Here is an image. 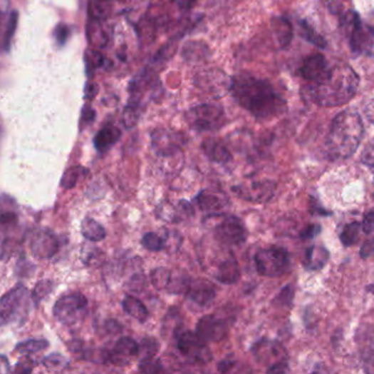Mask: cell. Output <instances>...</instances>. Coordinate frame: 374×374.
<instances>
[{
  "mask_svg": "<svg viewBox=\"0 0 374 374\" xmlns=\"http://www.w3.org/2000/svg\"><path fill=\"white\" fill-rule=\"evenodd\" d=\"M229 91L243 109L259 121L277 118L287 109V102L269 81L251 74L234 75L231 79Z\"/></svg>",
  "mask_w": 374,
  "mask_h": 374,
  "instance_id": "cell-1",
  "label": "cell"
},
{
  "mask_svg": "<svg viewBox=\"0 0 374 374\" xmlns=\"http://www.w3.org/2000/svg\"><path fill=\"white\" fill-rule=\"evenodd\" d=\"M359 76L353 67L338 64L333 67L326 81L306 87L308 97L322 107H338L350 101L358 91Z\"/></svg>",
  "mask_w": 374,
  "mask_h": 374,
  "instance_id": "cell-2",
  "label": "cell"
},
{
  "mask_svg": "<svg viewBox=\"0 0 374 374\" xmlns=\"http://www.w3.org/2000/svg\"><path fill=\"white\" fill-rule=\"evenodd\" d=\"M363 122L359 113L345 110L337 114L327 134V156L332 161H344L355 154L363 141Z\"/></svg>",
  "mask_w": 374,
  "mask_h": 374,
  "instance_id": "cell-3",
  "label": "cell"
},
{
  "mask_svg": "<svg viewBox=\"0 0 374 374\" xmlns=\"http://www.w3.org/2000/svg\"><path fill=\"white\" fill-rule=\"evenodd\" d=\"M151 144L157 156L165 159L163 163L167 166L170 163L169 175L172 173H177L181 171L184 161L181 149V138L179 134L165 128H158L151 134Z\"/></svg>",
  "mask_w": 374,
  "mask_h": 374,
  "instance_id": "cell-4",
  "label": "cell"
},
{
  "mask_svg": "<svg viewBox=\"0 0 374 374\" xmlns=\"http://www.w3.org/2000/svg\"><path fill=\"white\" fill-rule=\"evenodd\" d=\"M31 298L24 284H18L0 298V327L24 323L30 310Z\"/></svg>",
  "mask_w": 374,
  "mask_h": 374,
  "instance_id": "cell-5",
  "label": "cell"
},
{
  "mask_svg": "<svg viewBox=\"0 0 374 374\" xmlns=\"http://www.w3.org/2000/svg\"><path fill=\"white\" fill-rule=\"evenodd\" d=\"M343 29L348 38L349 46L353 52L374 57V31L363 26L360 17L355 11H348L343 18Z\"/></svg>",
  "mask_w": 374,
  "mask_h": 374,
  "instance_id": "cell-6",
  "label": "cell"
},
{
  "mask_svg": "<svg viewBox=\"0 0 374 374\" xmlns=\"http://www.w3.org/2000/svg\"><path fill=\"white\" fill-rule=\"evenodd\" d=\"M175 338L180 353L189 363L194 365H207L212 360V353L197 333H193L189 329L177 327L175 332Z\"/></svg>",
  "mask_w": 374,
  "mask_h": 374,
  "instance_id": "cell-7",
  "label": "cell"
},
{
  "mask_svg": "<svg viewBox=\"0 0 374 374\" xmlns=\"http://www.w3.org/2000/svg\"><path fill=\"white\" fill-rule=\"evenodd\" d=\"M186 122L198 132L218 131L226 124L224 108L217 104H199L191 108L185 114Z\"/></svg>",
  "mask_w": 374,
  "mask_h": 374,
  "instance_id": "cell-8",
  "label": "cell"
},
{
  "mask_svg": "<svg viewBox=\"0 0 374 374\" xmlns=\"http://www.w3.org/2000/svg\"><path fill=\"white\" fill-rule=\"evenodd\" d=\"M255 267L264 277L277 278L285 275L290 268L289 253L283 247H269L255 253Z\"/></svg>",
  "mask_w": 374,
  "mask_h": 374,
  "instance_id": "cell-9",
  "label": "cell"
},
{
  "mask_svg": "<svg viewBox=\"0 0 374 374\" xmlns=\"http://www.w3.org/2000/svg\"><path fill=\"white\" fill-rule=\"evenodd\" d=\"M88 310V300L83 294L71 293L61 296L55 303L53 313L61 324L71 326L85 318Z\"/></svg>",
  "mask_w": 374,
  "mask_h": 374,
  "instance_id": "cell-10",
  "label": "cell"
},
{
  "mask_svg": "<svg viewBox=\"0 0 374 374\" xmlns=\"http://www.w3.org/2000/svg\"><path fill=\"white\" fill-rule=\"evenodd\" d=\"M214 236L220 243L229 246H238L247 238V230L240 218L234 216L222 218L214 228Z\"/></svg>",
  "mask_w": 374,
  "mask_h": 374,
  "instance_id": "cell-11",
  "label": "cell"
},
{
  "mask_svg": "<svg viewBox=\"0 0 374 374\" xmlns=\"http://www.w3.org/2000/svg\"><path fill=\"white\" fill-rule=\"evenodd\" d=\"M139 345L130 337L118 339L113 349L104 353V363H111L116 367H126L138 357Z\"/></svg>",
  "mask_w": 374,
  "mask_h": 374,
  "instance_id": "cell-12",
  "label": "cell"
},
{
  "mask_svg": "<svg viewBox=\"0 0 374 374\" xmlns=\"http://www.w3.org/2000/svg\"><path fill=\"white\" fill-rule=\"evenodd\" d=\"M252 353L256 361H259L261 365L269 367V370L279 363H287L285 349L280 346L277 341L261 339L254 343V346L252 347Z\"/></svg>",
  "mask_w": 374,
  "mask_h": 374,
  "instance_id": "cell-13",
  "label": "cell"
},
{
  "mask_svg": "<svg viewBox=\"0 0 374 374\" xmlns=\"http://www.w3.org/2000/svg\"><path fill=\"white\" fill-rule=\"evenodd\" d=\"M276 183L271 181H253L249 185L236 186L232 191L241 199L254 203L269 201L275 194Z\"/></svg>",
  "mask_w": 374,
  "mask_h": 374,
  "instance_id": "cell-14",
  "label": "cell"
},
{
  "mask_svg": "<svg viewBox=\"0 0 374 374\" xmlns=\"http://www.w3.org/2000/svg\"><path fill=\"white\" fill-rule=\"evenodd\" d=\"M333 67L322 54L306 57L299 69L300 76L311 84L326 81L332 73Z\"/></svg>",
  "mask_w": 374,
  "mask_h": 374,
  "instance_id": "cell-15",
  "label": "cell"
},
{
  "mask_svg": "<svg viewBox=\"0 0 374 374\" xmlns=\"http://www.w3.org/2000/svg\"><path fill=\"white\" fill-rule=\"evenodd\" d=\"M196 333L206 343H219L228 335L229 326L222 318L205 315L198 320Z\"/></svg>",
  "mask_w": 374,
  "mask_h": 374,
  "instance_id": "cell-16",
  "label": "cell"
},
{
  "mask_svg": "<svg viewBox=\"0 0 374 374\" xmlns=\"http://www.w3.org/2000/svg\"><path fill=\"white\" fill-rule=\"evenodd\" d=\"M61 241L50 230H40L34 234L31 242V251L38 259H50L58 253Z\"/></svg>",
  "mask_w": 374,
  "mask_h": 374,
  "instance_id": "cell-17",
  "label": "cell"
},
{
  "mask_svg": "<svg viewBox=\"0 0 374 374\" xmlns=\"http://www.w3.org/2000/svg\"><path fill=\"white\" fill-rule=\"evenodd\" d=\"M185 295L196 305L208 308L216 298V289L207 280H192Z\"/></svg>",
  "mask_w": 374,
  "mask_h": 374,
  "instance_id": "cell-18",
  "label": "cell"
},
{
  "mask_svg": "<svg viewBox=\"0 0 374 374\" xmlns=\"http://www.w3.org/2000/svg\"><path fill=\"white\" fill-rule=\"evenodd\" d=\"M157 213L161 220L170 223H177L193 216L194 210L189 202L182 200L177 203V206H173L169 202H163L157 208Z\"/></svg>",
  "mask_w": 374,
  "mask_h": 374,
  "instance_id": "cell-19",
  "label": "cell"
},
{
  "mask_svg": "<svg viewBox=\"0 0 374 374\" xmlns=\"http://www.w3.org/2000/svg\"><path fill=\"white\" fill-rule=\"evenodd\" d=\"M196 202H197L202 211L210 213L209 216H222L224 208L228 204V200L227 198L222 197V194L207 191V190H204L197 194Z\"/></svg>",
  "mask_w": 374,
  "mask_h": 374,
  "instance_id": "cell-20",
  "label": "cell"
},
{
  "mask_svg": "<svg viewBox=\"0 0 374 374\" xmlns=\"http://www.w3.org/2000/svg\"><path fill=\"white\" fill-rule=\"evenodd\" d=\"M120 136H122V132L118 126L108 124L97 133L93 144L98 152L106 153L120 141Z\"/></svg>",
  "mask_w": 374,
  "mask_h": 374,
  "instance_id": "cell-21",
  "label": "cell"
},
{
  "mask_svg": "<svg viewBox=\"0 0 374 374\" xmlns=\"http://www.w3.org/2000/svg\"><path fill=\"white\" fill-rule=\"evenodd\" d=\"M214 277L224 284H234L241 277L240 266L233 257L224 259L217 267Z\"/></svg>",
  "mask_w": 374,
  "mask_h": 374,
  "instance_id": "cell-22",
  "label": "cell"
},
{
  "mask_svg": "<svg viewBox=\"0 0 374 374\" xmlns=\"http://www.w3.org/2000/svg\"><path fill=\"white\" fill-rule=\"evenodd\" d=\"M202 148L206 156L214 163H227L232 159L230 151L222 143L212 138L204 141Z\"/></svg>",
  "mask_w": 374,
  "mask_h": 374,
  "instance_id": "cell-23",
  "label": "cell"
},
{
  "mask_svg": "<svg viewBox=\"0 0 374 374\" xmlns=\"http://www.w3.org/2000/svg\"><path fill=\"white\" fill-rule=\"evenodd\" d=\"M271 29L280 48H287L294 38V29L289 20L283 17L274 18Z\"/></svg>",
  "mask_w": 374,
  "mask_h": 374,
  "instance_id": "cell-24",
  "label": "cell"
},
{
  "mask_svg": "<svg viewBox=\"0 0 374 374\" xmlns=\"http://www.w3.org/2000/svg\"><path fill=\"white\" fill-rule=\"evenodd\" d=\"M328 258H330V253L324 247L313 245L306 249L304 266L308 271H320L326 265Z\"/></svg>",
  "mask_w": 374,
  "mask_h": 374,
  "instance_id": "cell-25",
  "label": "cell"
},
{
  "mask_svg": "<svg viewBox=\"0 0 374 374\" xmlns=\"http://www.w3.org/2000/svg\"><path fill=\"white\" fill-rule=\"evenodd\" d=\"M123 310L135 320L145 323L149 318V310L139 298L133 295L125 296L123 300Z\"/></svg>",
  "mask_w": 374,
  "mask_h": 374,
  "instance_id": "cell-26",
  "label": "cell"
},
{
  "mask_svg": "<svg viewBox=\"0 0 374 374\" xmlns=\"http://www.w3.org/2000/svg\"><path fill=\"white\" fill-rule=\"evenodd\" d=\"M182 55H183L186 62H200V61H205L207 57H209L210 52L208 46L204 43L191 41L184 46Z\"/></svg>",
  "mask_w": 374,
  "mask_h": 374,
  "instance_id": "cell-27",
  "label": "cell"
},
{
  "mask_svg": "<svg viewBox=\"0 0 374 374\" xmlns=\"http://www.w3.org/2000/svg\"><path fill=\"white\" fill-rule=\"evenodd\" d=\"M81 234L90 242H101L106 237V231L97 221L85 218L81 223Z\"/></svg>",
  "mask_w": 374,
  "mask_h": 374,
  "instance_id": "cell-28",
  "label": "cell"
},
{
  "mask_svg": "<svg viewBox=\"0 0 374 374\" xmlns=\"http://www.w3.org/2000/svg\"><path fill=\"white\" fill-rule=\"evenodd\" d=\"M87 36L89 42L97 48H104L108 43V36L100 24V20L90 18L87 26Z\"/></svg>",
  "mask_w": 374,
  "mask_h": 374,
  "instance_id": "cell-29",
  "label": "cell"
},
{
  "mask_svg": "<svg viewBox=\"0 0 374 374\" xmlns=\"http://www.w3.org/2000/svg\"><path fill=\"white\" fill-rule=\"evenodd\" d=\"M89 171L83 166H73L65 171L63 178H61V186L65 189H73L79 183V181L83 179L88 175Z\"/></svg>",
  "mask_w": 374,
  "mask_h": 374,
  "instance_id": "cell-30",
  "label": "cell"
},
{
  "mask_svg": "<svg viewBox=\"0 0 374 374\" xmlns=\"http://www.w3.org/2000/svg\"><path fill=\"white\" fill-rule=\"evenodd\" d=\"M101 249L91 245H85L81 249V261L87 267H99L104 261Z\"/></svg>",
  "mask_w": 374,
  "mask_h": 374,
  "instance_id": "cell-31",
  "label": "cell"
},
{
  "mask_svg": "<svg viewBox=\"0 0 374 374\" xmlns=\"http://www.w3.org/2000/svg\"><path fill=\"white\" fill-rule=\"evenodd\" d=\"M48 341L42 338H31L28 340L22 341L16 346V350L22 355H34L48 348Z\"/></svg>",
  "mask_w": 374,
  "mask_h": 374,
  "instance_id": "cell-32",
  "label": "cell"
},
{
  "mask_svg": "<svg viewBox=\"0 0 374 374\" xmlns=\"http://www.w3.org/2000/svg\"><path fill=\"white\" fill-rule=\"evenodd\" d=\"M171 276L172 273L167 268H155L150 273L151 283L157 290H167Z\"/></svg>",
  "mask_w": 374,
  "mask_h": 374,
  "instance_id": "cell-33",
  "label": "cell"
},
{
  "mask_svg": "<svg viewBox=\"0 0 374 374\" xmlns=\"http://www.w3.org/2000/svg\"><path fill=\"white\" fill-rule=\"evenodd\" d=\"M361 226L358 222L351 223L348 224L346 228L343 230L341 234V241L343 245L346 247L353 246L355 243L359 241L360 236Z\"/></svg>",
  "mask_w": 374,
  "mask_h": 374,
  "instance_id": "cell-34",
  "label": "cell"
},
{
  "mask_svg": "<svg viewBox=\"0 0 374 374\" xmlns=\"http://www.w3.org/2000/svg\"><path fill=\"white\" fill-rule=\"evenodd\" d=\"M300 26H301L302 36L306 39L308 42L312 43L314 46H318L321 49L326 48L327 43L325 39L323 38L321 34L314 30L310 24L306 21L300 22Z\"/></svg>",
  "mask_w": 374,
  "mask_h": 374,
  "instance_id": "cell-35",
  "label": "cell"
},
{
  "mask_svg": "<svg viewBox=\"0 0 374 374\" xmlns=\"http://www.w3.org/2000/svg\"><path fill=\"white\" fill-rule=\"evenodd\" d=\"M159 347H160V343L155 338L148 337V338L142 339V343L139 345L138 357H140V360L147 359V358L155 357V355L158 353Z\"/></svg>",
  "mask_w": 374,
  "mask_h": 374,
  "instance_id": "cell-36",
  "label": "cell"
},
{
  "mask_svg": "<svg viewBox=\"0 0 374 374\" xmlns=\"http://www.w3.org/2000/svg\"><path fill=\"white\" fill-rule=\"evenodd\" d=\"M142 244L147 251H161L165 249V238L157 233H147L142 239Z\"/></svg>",
  "mask_w": 374,
  "mask_h": 374,
  "instance_id": "cell-37",
  "label": "cell"
},
{
  "mask_svg": "<svg viewBox=\"0 0 374 374\" xmlns=\"http://www.w3.org/2000/svg\"><path fill=\"white\" fill-rule=\"evenodd\" d=\"M52 290L53 282L51 280H42V281L38 282L34 287L33 292H32V295H31L34 304L38 306L52 292Z\"/></svg>",
  "mask_w": 374,
  "mask_h": 374,
  "instance_id": "cell-38",
  "label": "cell"
},
{
  "mask_svg": "<svg viewBox=\"0 0 374 374\" xmlns=\"http://www.w3.org/2000/svg\"><path fill=\"white\" fill-rule=\"evenodd\" d=\"M140 114H142V108L128 103L125 108L124 113H123V124H124L125 128H134L138 123Z\"/></svg>",
  "mask_w": 374,
  "mask_h": 374,
  "instance_id": "cell-39",
  "label": "cell"
},
{
  "mask_svg": "<svg viewBox=\"0 0 374 374\" xmlns=\"http://www.w3.org/2000/svg\"><path fill=\"white\" fill-rule=\"evenodd\" d=\"M85 71H87L88 76H93L95 71L103 65L104 59L97 51H87L85 56Z\"/></svg>",
  "mask_w": 374,
  "mask_h": 374,
  "instance_id": "cell-40",
  "label": "cell"
},
{
  "mask_svg": "<svg viewBox=\"0 0 374 374\" xmlns=\"http://www.w3.org/2000/svg\"><path fill=\"white\" fill-rule=\"evenodd\" d=\"M18 19H19V14L18 11H12L10 14L9 19H8L7 28H6L5 38H4V46L6 51H9L10 43H11L12 38H14L16 30H17Z\"/></svg>",
  "mask_w": 374,
  "mask_h": 374,
  "instance_id": "cell-41",
  "label": "cell"
},
{
  "mask_svg": "<svg viewBox=\"0 0 374 374\" xmlns=\"http://www.w3.org/2000/svg\"><path fill=\"white\" fill-rule=\"evenodd\" d=\"M42 363L45 367L53 370L64 369L69 365V361L67 360L66 358L64 355H59V353H53V355L45 357Z\"/></svg>",
  "mask_w": 374,
  "mask_h": 374,
  "instance_id": "cell-42",
  "label": "cell"
},
{
  "mask_svg": "<svg viewBox=\"0 0 374 374\" xmlns=\"http://www.w3.org/2000/svg\"><path fill=\"white\" fill-rule=\"evenodd\" d=\"M139 371L144 372V373H160L162 371V365L160 360L153 358H147V359H142L139 363Z\"/></svg>",
  "mask_w": 374,
  "mask_h": 374,
  "instance_id": "cell-43",
  "label": "cell"
},
{
  "mask_svg": "<svg viewBox=\"0 0 374 374\" xmlns=\"http://www.w3.org/2000/svg\"><path fill=\"white\" fill-rule=\"evenodd\" d=\"M363 363L365 371L374 374V343H369L363 348Z\"/></svg>",
  "mask_w": 374,
  "mask_h": 374,
  "instance_id": "cell-44",
  "label": "cell"
},
{
  "mask_svg": "<svg viewBox=\"0 0 374 374\" xmlns=\"http://www.w3.org/2000/svg\"><path fill=\"white\" fill-rule=\"evenodd\" d=\"M71 36V28L67 24H59L54 30V39L59 46H63L66 44Z\"/></svg>",
  "mask_w": 374,
  "mask_h": 374,
  "instance_id": "cell-45",
  "label": "cell"
},
{
  "mask_svg": "<svg viewBox=\"0 0 374 374\" xmlns=\"http://www.w3.org/2000/svg\"><path fill=\"white\" fill-rule=\"evenodd\" d=\"M294 288H292V285H287L278 294L275 303L283 306L291 305L292 301H294Z\"/></svg>",
  "mask_w": 374,
  "mask_h": 374,
  "instance_id": "cell-46",
  "label": "cell"
},
{
  "mask_svg": "<svg viewBox=\"0 0 374 374\" xmlns=\"http://www.w3.org/2000/svg\"><path fill=\"white\" fill-rule=\"evenodd\" d=\"M17 221V213L11 208H4L0 212V224L1 226H14Z\"/></svg>",
  "mask_w": 374,
  "mask_h": 374,
  "instance_id": "cell-47",
  "label": "cell"
},
{
  "mask_svg": "<svg viewBox=\"0 0 374 374\" xmlns=\"http://www.w3.org/2000/svg\"><path fill=\"white\" fill-rule=\"evenodd\" d=\"M361 161L374 171V138L365 146L361 155Z\"/></svg>",
  "mask_w": 374,
  "mask_h": 374,
  "instance_id": "cell-48",
  "label": "cell"
},
{
  "mask_svg": "<svg viewBox=\"0 0 374 374\" xmlns=\"http://www.w3.org/2000/svg\"><path fill=\"white\" fill-rule=\"evenodd\" d=\"M95 111L92 109L90 106H85L81 112V118H80V128L83 130L85 126H90L92 122L95 121Z\"/></svg>",
  "mask_w": 374,
  "mask_h": 374,
  "instance_id": "cell-49",
  "label": "cell"
},
{
  "mask_svg": "<svg viewBox=\"0 0 374 374\" xmlns=\"http://www.w3.org/2000/svg\"><path fill=\"white\" fill-rule=\"evenodd\" d=\"M321 231H322V228H321V226H318V224H311V226H306V228L302 231L300 236H301V238L304 239V241H308V239H313L314 237L318 236Z\"/></svg>",
  "mask_w": 374,
  "mask_h": 374,
  "instance_id": "cell-50",
  "label": "cell"
},
{
  "mask_svg": "<svg viewBox=\"0 0 374 374\" xmlns=\"http://www.w3.org/2000/svg\"><path fill=\"white\" fill-rule=\"evenodd\" d=\"M363 230L365 234L374 235V211L365 214L363 218Z\"/></svg>",
  "mask_w": 374,
  "mask_h": 374,
  "instance_id": "cell-51",
  "label": "cell"
},
{
  "mask_svg": "<svg viewBox=\"0 0 374 374\" xmlns=\"http://www.w3.org/2000/svg\"><path fill=\"white\" fill-rule=\"evenodd\" d=\"M374 255V238L369 239L360 249V257L363 259L370 258Z\"/></svg>",
  "mask_w": 374,
  "mask_h": 374,
  "instance_id": "cell-52",
  "label": "cell"
},
{
  "mask_svg": "<svg viewBox=\"0 0 374 374\" xmlns=\"http://www.w3.org/2000/svg\"><path fill=\"white\" fill-rule=\"evenodd\" d=\"M98 93H99V87H98L97 84L88 83L87 85H85V99L90 100V101H91V100L95 99V96L98 95Z\"/></svg>",
  "mask_w": 374,
  "mask_h": 374,
  "instance_id": "cell-53",
  "label": "cell"
},
{
  "mask_svg": "<svg viewBox=\"0 0 374 374\" xmlns=\"http://www.w3.org/2000/svg\"><path fill=\"white\" fill-rule=\"evenodd\" d=\"M145 287V276H135L130 281V289L134 291H140Z\"/></svg>",
  "mask_w": 374,
  "mask_h": 374,
  "instance_id": "cell-54",
  "label": "cell"
},
{
  "mask_svg": "<svg viewBox=\"0 0 374 374\" xmlns=\"http://www.w3.org/2000/svg\"><path fill=\"white\" fill-rule=\"evenodd\" d=\"M173 3L181 10H189L195 5L196 0H173Z\"/></svg>",
  "mask_w": 374,
  "mask_h": 374,
  "instance_id": "cell-55",
  "label": "cell"
},
{
  "mask_svg": "<svg viewBox=\"0 0 374 374\" xmlns=\"http://www.w3.org/2000/svg\"><path fill=\"white\" fill-rule=\"evenodd\" d=\"M233 367H234V363H233V361L224 360L218 363V370H219L222 373L230 372Z\"/></svg>",
  "mask_w": 374,
  "mask_h": 374,
  "instance_id": "cell-56",
  "label": "cell"
},
{
  "mask_svg": "<svg viewBox=\"0 0 374 374\" xmlns=\"http://www.w3.org/2000/svg\"><path fill=\"white\" fill-rule=\"evenodd\" d=\"M365 114H367L370 121L374 123V100L368 104L367 108H365Z\"/></svg>",
  "mask_w": 374,
  "mask_h": 374,
  "instance_id": "cell-57",
  "label": "cell"
},
{
  "mask_svg": "<svg viewBox=\"0 0 374 374\" xmlns=\"http://www.w3.org/2000/svg\"><path fill=\"white\" fill-rule=\"evenodd\" d=\"M8 370H9V361L5 355H0V373L8 372Z\"/></svg>",
  "mask_w": 374,
  "mask_h": 374,
  "instance_id": "cell-58",
  "label": "cell"
},
{
  "mask_svg": "<svg viewBox=\"0 0 374 374\" xmlns=\"http://www.w3.org/2000/svg\"><path fill=\"white\" fill-rule=\"evenodd\" d=\"M367 290L369 292H371V293H374V284H371V285H368Z\"/></svg>",
  "mask_w": 374,
  "mask_h": 374,
  "instance_id": "cell-59",
  "label": "cell"
},
{
  "mask_svg": "<svg viewBox=\"0 0 374 374\" xmlns=\"http://www.w3.org/2000/svg\"><path fill=\"white\" fill-rule=\"evenodd\" d=\"M1 21H3V14L0 12V28H1Z\"/></svg>",
  "mask_w": 374,
  "mask_h": 374,
  "instance_id": "cell-60",
  "label": "cell"
},
{
  "mask_svg": "<svg viewBox=\"0 0 374 374\" xmlns=\"http://www.w3.org/2000/svg\"><path fill=\"white\" fill-rule=\"evenodd\" d=\"M0 131H1V130H0Z\"/></svg>",
  "mask_w": 374,
  "mask_h": 374,
  "instance_id": "cell-61",
  "label": "cell"
}]
</instances>
